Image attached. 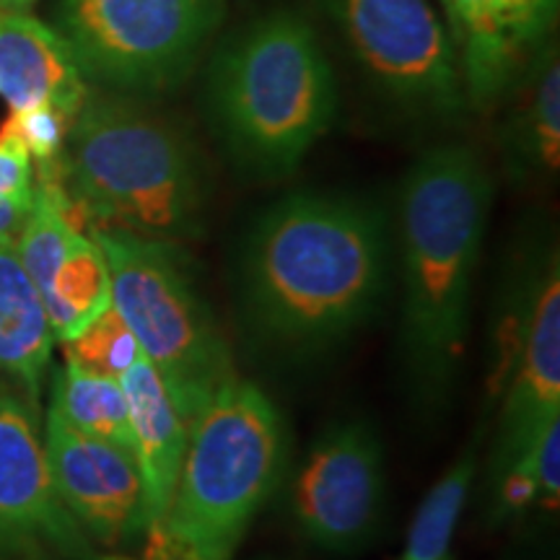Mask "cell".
Masks as SVG:
<instances>
[{"instance_id":"obj_1","label":"cell","mask_w":560,"mask_h":560,"mask_svg":"<svg viewBox=\"0 0 560 560\" xmlns=\"http://www.w3.org/2000/svg\"><path fill=\"white\" fill-rule=\"evenodd\" d=\"M240 278L257 335L293 350L330 346L380 306L389 278L387 219L353 195L293 192L249 229Z\"/></svg>"},{"instance_id":"obj_2","label":"cell","mask_w":560,"mask_h":560,"mask_svg":"<svg viewBox=\"0 0 560 560\" xmlns=\"http://www.w3.org/2000/svg\"><path fill=\"white\" fill-rule=\"evenodd\" d=\"M490 202L493 179L462 143L425 151L400 187L402 340L429 402L450 392L465 350Z\"/></svg>"},{"instance_id":"obj_3","label":"cell","mask_w":560,"mask_h":560,"mask_svg":"<svg viewBox=\"0 0 560 560\" xmlns=\"http://www.w3.org/2000/svg\"><path fill=\"white\" fill-rule=\"evenodd\" d=\"M58 179L83 229L182 244L206 226L208 174L198 145L138 96L89 91L70 122Z\"/></svg>"},{"instance_id":"obj_4","label":"cell","mask_w":560,"mask_h":560,"mask_svg":"<svg viewBox=\"0 0 560 560\" xmlns=\"http://www.w3.org/2000/svg\"><path fill=\"white\" fill-rule=\"evenodd\" d=\"M206 112L240 170L293 174L338 112V81L310 21L278 9L223 39L208 66Z\"/></svg>"},{"instance_id":"obj_5","label":"cell","mask_w":560,"mask_h":560,"mask_svg":"<svg viewBox=\"0 0 560 560\" xmlns=\"http://www.w3.org/2000/svg\"><path fill=\"white\" fill-rule=\"evenodd\" d=\"M285 462L289 436L276 402L234 376L187 423L170 506L145 532L149 560H231Z\"/></svg>"},{"instance_id":"obj_6","label":"cell","mask_w":560,"mask_h":560,"mask_svg":"<svg viewBox=\"0 0 560 560\" xmlns=\"http://www.w3.org/2000/svg\"><path fill=\"white\" fill-rule=\"evenodd\" d=\"M109 270L112 306L159 371L182 418L234 380V363L179 244L120 229H86Z\"/></svg>"},{"instance_id":"obj_7","label":"cell","mask_w":560,"mask_h":560,"mask_svg":"<svg viewBox=\"0 0 560 560\" xmlns=\"http://www.w3.org/2000/svg\"><path fill=\"white\" fill-rule=\"evenodd\" d=\"M223 9L226 0H58L55 30L86 83L153 100L192 73Z\"/></svg>"},{"instance_id":"obj_8","label":"cell","mask_w":560,"mask_h":560,"mask_svg":"<svg viewBox=\"0 0 560 560\" xmlns=\"http://www.w3.org/2000/svg\"><path fill=\"white\" fill-rule=\"evenodd\" d=\"M387 100L425 117L467 109L457 55L429 0H317Z\"/></svg>"},{"instance_id":"obj_9","label":"cell","mask_w":560,"mask_h":560,"mask_svg":"<svg viewBox=\"0 0 560 560\" xmlns=\"http://www.w3.org/2000/svg\"><path fill=\"white\" fill-rule=\"evenodd\" d=\"M384 450L366 420L325 429L306 452L291 486V514L301 535L332 552L371 540L384 506Z\"/></svg>"},{"instance_id":"obj_10","label":"cell","mask_w":560,"mask_h":560,"mask_svg":"<svg viewBox=\"0 0 560 560\" xmlns=\"http://www.w3.org/2000/svg\"><path fill=\"white\" fill-rule=\"evenodd\" d=\"M102 560L55 490L34 412L0 384V560Z\"/></svg>"},{"instance_id":"obj_11","label":"cell","mask_w":560,"mask_h":560,"mask_svg":"<svg viewBox=\"0 0 560 560\" xmlns=\"http://www.w3.org/2000/svg\"><path fill=\"white\" fill-rule=\"evenodd\" d=\"M42 441L55 490L89 540L122 548L149 532L143 480L128 450L75 429L52 408Z\"/></svg>"},{"instance_id":"obj_12","label":"cell","mask_w":560,"mask_h":560,"mask_svg":"<svg viewBox=\"0 0 560 560\" xmlns=\"http://www.w3.org/2000/svg\"><path fill=\"white\" fill-rule=\"evenodd\" d=\"M465 102L493 109L550 42L560 0H441Z\"/></svg>"},{"instance_id":"obj_13","label":"cell","mask_w":560,"mask_h":560,"mask_svg":"<svg viewBox=\"0 0 560 560\" xmlns=\"http://www.w3.org/2000/svg\"><path fill=\"white\" fill-rule=\"evenodd\" d=\"M509 376L493 480L522 459L545 423L560 418V272L556 260L532 296L520 353Z\"/></svg>"},{"instance_id":"obj_14","label":"cell","mask_w":560,"mask_h":560,"mask_svg":"<svg viewBox=\"0 0 560 560\" xmlns=\"http://www.w3.org/2000/svg\"><path fill=\"white\" fill-rule=\"evenodd\" d=\"M0 96L11 112L52 104L70 120L89 96L66 39L30 11L0 9Z\"/></svg>"},{"instance_id":"obj_15","label":"cell","mask_w":560,"mask_h":560,"mask_svg":"<svg viewBox=\"0 0 560 560\" xmlns=\"http://www.w3.org/2000/svg\"><path fill=\"white\" fill-rule=\"evenodd\" d=\"M128 400L132 457L143 480L149 529L164 520L174 482H177L182 457L187 446V420L174 405L170 389L149 359H140L120 376Z\"/></svg>"},{"instance_id":"obj_16","label":"cell","mask_w":560,"mask_h":560,"mask_svg":"<svg viewBox=\"0 0 560 560\" xmlns=\"http://www.w3.org/2000/svg\"><path fill=\"white\" fill-rule=\"evenodd\" d=\"M52 327L16 249L0 244V376L24 389L37 408L52 355Z\"/></svg>"},{"instance_id":"obj_17","label":"cell","mask_w":560,"mask_h":560,"mask_svg":"<svg viewBox=\"0 0 560 560\" xmlns=\"http://www.w3.org/2000/svg\"><path fill=\"white\" fill-rule=\"evenodd\" d=\"M506 153L516 177L556 174L560 166V60L558 47L545 45L516 86Z\"/></svg>"},{"instance_id":"obj_18","label":"cell","mask_w":560,"mask_h":560,"mask_svg":"<svg viewBox=\"0 0 560 560\" xmlns=\"http://www.w3.org/2000/svg\"><path fill=\"white\" fill-rule=\"evenodd\" d=\"M34 289L60 342L75 338L89 322L107 312L112 306L109 270L94 236L86 229L75 231Z\"/></svg>"},{"instance_id":"obj_19","label":"cell","mask_w":560,"mask_h":560,"mask_svg":"<svg viewBox=\"0 0 560 560\" xmlns=\"http://www.w3.org/2000/svg\"><path fill=\"white\" fill-rule=\"evenodd\" d=\"M50 408L75 429L91 436L107 439L132 454L128 400L120 380L91 374V371L66 361L55 371Z\"/></svg>"},{"instance_id":"obj_20","label":"cell","mask_w":560,"mask_h":560,"mask_svg":"<svg viewBox=\"0 0 560 560\" xmlns=\"http://www.w3.org/2000/svg\"><path fill=\"white\" fill-rule=\"evenodd\" d=\"M475 475H478V450L470 446L425 493L410 524L400 560H452V537Z\"/></svg>"},{"instance_id":"obj_21","label":"cell","mask_w":560,"mask_h":560,"mask_svg":"<svg viewBox=\"0 0 560 560\" xmlns=\"http://www.w3.org/2000/svg\"><path fill=\"white\" fill-rule=\"evenodd\" d=\"M66 346V361L91 371V374L120 380L132 363L140 359V346L125 319L109 306L94 322L70 338Z\"/></svg>"},{"instance_id":"obj_22","label":"cell","mask_w":560,"mask_h":560,"mask_svg":"<svg viewBox=\"0 0 560 560\" xmlns=\"http://www.w3.org/2000/svg\"><path fill=\"white\" fill-rule=\"evenodd\" d=\"M70 117L52 104H37V107L13 109L9 120L3 122V132H9L30 151L34 164H52L60 159L62 145H66Z\"/></svg>"},{"instance_id":"obj_23","label":"cell","mask_w":560,"mask_h":560,"mask_svg":"<svg viewBox=\"0 0 560 560\" xmlns=\"http://www.w3.org/2000/svg\"><path fill=\"white\" fill-rule=\"evenodd\" d=\"M516 465H522L535 480L537 501L556 509L560 499V418L542 425Z\"/></svg>"},{"instance_id":"obj_24","label":"cell","mask_w":560,"mask_h":560,"mask_svg":"<svg viewBox=\"0 0 560 560\" xmlns=\"http://www.w3.org/2000/svg\"><path fill=\"white\" fill-rule=\"evenodd\" d=\"M34 195V161L30 151L0 130V200H24Z\"/></svg>"},{"instance_id":"obj_25","label":"cell","mask_w":560,"mask_h":560,"mask_svg":"<svg viewBox=\"0 0 560 560\" xmlns=\"http://www.w3.org/2000/svg\"><path fill=\"white\" fill-rule=\"evenodd\" d=\"M493 490H495V514L499 516L520 514V511H524L537 501L535 480H532V475L524 470L522 465L509 467L506 472L499 475V478L493 480Z\"/></svg>"},{"instance_id":"obj_26","label":"cell","mask_w":560,"mask_h":560,"mask_svg":"<svg viewBox=\"0 0 560 560\" xmlns=\"http://www.w3.org/2000/svg\"><path fill=\"white\" fill-rule=\"evenodd\" d=\"M30 208L32 200H0V244H9V247L16 244L21 229H24L26 215H30Z\"/></svg>"},{"instance_id":"obj_27","label":"cell","mask_w":560,"mask_h":560,"mask_svg":"<svg viewBox=\"0 0 560 560\" xmlns=\"http://www.w3.org/2000/svg\"><path fill=\"white\" fill-rule=\"evenodd\" d=\"M37 0H0V9L9 11H32Z\"/></svg>"}]
</instances>
